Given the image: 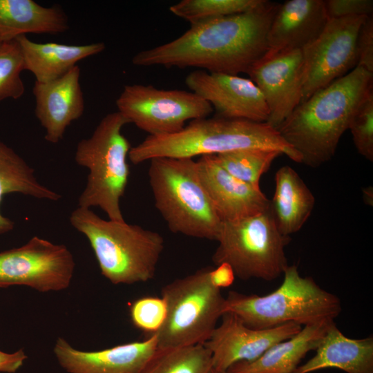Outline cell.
<instances>
[{"mask_svg":"<svg viewBox=\"0 0 373 373\" xmlns=\"http://www.w3.org/2000/svg\"><path fill=\"white\" fill-rule=\"evenodd\" d=\"M279 4L264 0L249 11L191 25L174 40L137 52L132 63L247 73L267 52V33Z\"/></svg>","mask_w":373,"mask_h":373,"instance_id":"1","label":"cell"},{"mask_svg":"<svg viewBox=\"0 0 373 373\" xmlns=\"http://www.w3.org/2000/svg\"><path fill=\"white\" fill-rule=\"evenodd\" d=\"M372 91L373 74L356 67L300 103L277 130L301 164L320 166L333 157L354 111Z\"/></svg>","mask_w":373,"mask_h":373,"instance_id":"2","label":"cell"},{"mask_svg":"<svg viewBox=\"0 0 373 373\" xmlns=\"http://www.w3.org/2000/svg\"><path fill=\"white\" fill-rule=\"evenodd\" d=\"M246 149H274L301 162L300 155L268 123L216 115L192 120L176 133L148 135L131 148L128 158L139 164L159 157L193 158Z\"/></svg>","mask_w":373,"mask_h":373,"instance_id":"3","label":"cell"},{"mask_svg":"<svg viewBox=\"0 0 373 373\" xmlns=\"http://www.w3.org/2000/svg\"><path fill=\"white\" fill-rule=\"evenodd\" d=\"M69 220L87 238L102 274L111 283L131 285L154 278L164 249L162 235L125 220H104L79 207Z\"/></svg>","mask_w":373,"mask_h":373,"instance_id":"4","label":"cell"},{"mask_svg":"<svg viewBox=\"0 0 373 373\" xmlns=\"http://www.w3.org/2000/svg\"><path fill=\"white\" fill-rule=\"evenodd\" d=\"M283 274L279 287L265 296L230 291L223 314L232 313L255 329L289 323L304 327L334 322L342 310L338 296L321 287L312 278L301 276L296 265H288Z\"/></svg>","mask_w":373,"mask_h":373,"instance_id":"5","label":"cell"},{"mask_svg":"<svg viewBox=\"0 0 373 373\" xmlns=\"http://www.w3.org/2000/svg\"><path fill=\"white\" fill-rule=\"evenodd\" d=\"M148 175L155 206L171 231L217 241L222 221L198 173L193 158L155 157Z\"/></svg>","mask_w":373,"mask_h":373,"instance_id":"6","label":"cell"},{"mask_svg":"<svg viewBox=\"0 0 373 373\" xmlns=\"http://www.w3.org/2000/svg\"><path fill=\"white\" fill-rule=\"evenodd\" d=\"M127 124L118 111L108 113L90 137L78 142L75 155L77 164L89 170L78 207H99L108 219L116 221L124 220L120 200L128 180L127 157L131 147L122 129Z\"/></svg>","mask_w":373,"mask_h":373,"instance_id":"7","label":"cell"},{"mask_svg":"<svg viewBox=\"0 0 373 373\" xmlns=\"http://www.w3.org/2000/svg\"><path fill=\"white\" fill-rule=\"evenodd\" d=\"M211 267H204L164 286L161 297L166 316L155 334L157 349L204 344L223 314L225 297L210 280Z\"/></svg>","mask_w":373,"mask_h":373,"instance_id":"8","label":"cell"},{"mask_svg":"<svg viewBox=\"0 0 373 373\" xmlns=\"http://www.w3.org/2000/svg\"><path fill=\"white\" fill-rule=\"evenodd\" d=\"M290 240L279 231L269 208L255 216L222 222L212 261L216 266L229 265L242 280L271 281L288 266L285 247Z\"/></svg>","mask_w":373,"mask_h":373,"instance_id":"9","label":"cell"},{"mask_svg":"<svg viewBox=\"0 0 373 373\" xmlns=\"http://www.w3.org/2000/svg\"><path fill=\"white\" fill-rule=\"evenodd\" d=\"M115 104L128 123L151 136L176 133L187 121L207 117L213 111L209 103L191 90L143 84L124 86Z\"/></svg>","mask_w":373,"mask_h":373,"instance_id":"10","label":"cell"},{"mask_svg":"<svg viewBox=\"0 0 373 373\" xmlns=\"http://www.w3.org/2000/svg\"><path fill=\"white\" fill-rule=\"evenodd\" d=\"M367 17L329 19L321 34L302 49L301 102L356 67L357 37Z\"/></svg>","mask_w":373,"mask_h":373,"instance_id":"11","label":"cell"},{"mask_svg":"<svg viewBox=\"0 0 373 373\" xmlns=\"http://www.w3.org/2000/svg\"><path fill=\"white\" fill-rule=\"evenodd\" d=\"M75 265L65 245L34 236L20 247L0 252V287L25 285L40 292L63 290L70 285Z\"/></svg>","mask_w":373,"mask_h":373,"instance_id":"12","label":"cell"},{"mask_svg":"<svg viewBox=\"0 0 373 373\" xmlns=\"http://www.w3.org/2000/svg\"><path fill=\"white\" fill-rule=\"evenodd\" d=\"M185 84L210 104L216 116L256 122L269 119L264 97L249 78L195 70L186 77Z\"/></svg>","mask_w":373,"mask_h":373,"instance_id":"13","label":"cell"},{"mask_svg":"<svg viewBox=\"0 0 373 373\" xmlns=\"http://www.w3.org/2000/svg\"><path fill=\"white\" fill-rule=\"evenodd\" d=\"M303 65L302 49L285 50L265 56L247 73L267 105V123L276 129L301 102Z\"/></svg>","mask_w":373,"mask_h":373,"instance_id":"14","label":"cell"},{"mask_svg":"<svg viewBox=\"0 0 373 373\" xmlns=\"http://www.w3.org/2000/svg\"><path fill=\"white\" fill-rule=\"evenodd\" d=\"M221 319L204 345L211 354L213 368L222 372H227L238 363L254 361L272 345L293 336L303 327L289 323L255 329L229 312L224 313Z\"/></svg>","mask_w":373,"mask_h":373,"instance_id":"15","label":"cell"},{"mask_svg":"<svg viewBox=\"0 0 373 373\" xmlns=\"http://www.w3.org/2000/svg\"><path fill=\"white\" fill-rule=\"evenodd\" d=\"M157 348L155 334L98 351H82L59 337L53 351L68 373H142Z\"/></svg>","mask_w":373,"mask_h":373,"instance_id":"16","label":"cell"},{"mask_svg":"<svg viewBox=\"0 0 373 373\" xmlns=\"http://www.w3.org/2000/svg\"><path fill=\"white\" fill-rule=\"evenodd\" d=\"M80 73L77 65L56 79L35 82V114L45 129L44 138L48 142H60L67 127L84 113L85 104Z\"/></svg>","mask_w":373,"mask_h":373,"instance_id":"17","label":"cell"},{"mask_svg":"<svg viewBox=\"0 0 373 373\" xmlns=\"http://www.w3.org/2000/svg\"><path fill=\"white\" fill-rule=\"evenodd\" d=\"M200 180L222 222L234 221L267 211L270 201L260 189L234 178L213 155L196 161Z\"/></svg>","mask_w":373,"mask_h":373,"instance_id":"18","label":"cell"},{"mask_svg":"<svg viewBox=\"0 0 373 373\" xmlns=\"http://www.w3.org/2000/svg\"><path fill=\"white\" fill-rule=\"evenodd\" d=\"M328 20L323 0L280 3L267 33L265 56L303 49L321 34Z\"/></svg>","mask_w":373,"mask_h":373,"instance_id":"19","label":"cell"},{"mask_svg":"<svg viewBox=\"0 0 373 373\" xmlns=\"http://www.w3.org/2000/svg\"><path fill=\"white\" fill-rule=\"evenodd\" d=\"M316 354L293 373H311L338 368L347 373H373V337L354 339L344 335L335 323L321 338Z\"/></svg>","mask_w":373,"mask_h":373,"instance_id":"20","label":"cell"},{"mask_svg":"<svg viewBox=\"0 0 373 373\" xmlns=\"http://www.w3.org/2000/svg\"><path fill=\"white\" fill-rule=\"evenodd\" d=\"M15 39L21 50L25 70L32 73L38 82H48L63 76L79 61L102 52L106 47L103 42L68 45L35 42L26 35Z\"/></svg>","mask_w":373,"mask_h":373,"instance_id":"21","label":"cell"},{"mask_svg":"<svg viewBox=\"0 0 373 373\" xmlns=\"http://www.w3.org/2000/svg\"><path fill=\"white\" fill-rule=\"evenodd\" d=\"M315 197L297 172L289 166L275 175V191L270 211L279 231L284 236L298 231L309 218Z\"/></svg>","mask_w":373,"mask_h":373,"instance_id":"22","label":"cell"},{"mask_svg":"<svg viewBox=\"0 0 373 373\" xmlns=\"http://www.w3.org/2000/svg\"><path fill=\"white\" fill-rule=\"evenodd\" d=\"M68 19L57 5L45 7L32 0H0V36L6 40L28 33L59 34Z\"/></svg>","mask_w":373,"mask_h":373,"instance_id":"23","label":"cell"},{"mask_svg":"<svg viewBox=\"0 0 373 373\" xmlns=\"http://www.w3.org/2000/svg\"><path fill=\"white\" fill-rule=\"evenodd\" d=\"M307 325L293 336L280 341L249 362H240L228 373H293L301 360L315 350L331 324Z\"/></svg>","mask_w":373,"mask_h":373,"instance_id":"24","label":"cell"},{"mask_svg":"<svg viewBox=\"0 0 373 373\" xmlns=\"http://www.w3.org/2000/svg\"><path fill=\"white\" fill-rule=\"evenodd\" d=\"M19 193L38 199L57 201L61 195L41 184L35 170L11 148L0 142V204L4 195ZM14 223L0 212V234L11 231Z\"/></svg>","mask_w":373,"mask_h":373,"instance_id":"25","label":"cell"},{"mask_svg":"<svg viewBox=\"0 0 373 373\" xmlns=\"http://www.w3.org/2000/svg\"><path fill=\"white\" fill-rule=\"evenodd\" d=\"M212 366L210 351L204 344L159 350L142 373H209Z\"/></svg>","mask_w":373,"mask_h":373,"instance_id":"26","label":"cell"},{"mask_svg":"<svg viewBox=\"0 0 373 373\" xmlns=\"http://www.w3.org/2000/svg\"><path fill=\"white\" fill-rule=\"evenodd\" d=\"M282 153L267 149H246L214 155L216 162L239 180L256 188L276 158Z\"/></svg>","mask_w":373,"mask_h":373,"instance_id":"27","label":"cell"},{"mask_svg":"<svg viewBox=\"0 0 373 373\" xmlns=\"http://www.w3.org/2000/svg\"><path fill=\"white\" fill-rule=\"evenodd\" d=\"M264 0H182L169 7L174 15L191 25L249 11Z\"/></svg>","mask_w":373,"mask_h":373,"instance_id":"28","label":"cell"},{"mask_svg":"<svg viewBox=\"0 0 373 373\" xmlns=\"http://www.w3.org/2000/svg\"><path fill=\"white\" fill-rule=\"evenodd\" d=\"M24 62L20 46L16 39L0 45V101L19 99L25 92L21 77Z\"/></svg>","mask_w":373,"mask_h":373,"instance_id":"29","label":"cell"},{"mask_svg":"<svg viewBox=\"0 0 373 373\" xmlns=\"http://www.w3.org/2000/svg\"><path fill=\"white\" fill-rule=\"evenodd\" d=\"M358 153L373 161V91L370 93L354 111L348 126Z\"/></svg>","mask_w":373,"mask_h":373,"instance_id":"30","label":"cell"},{"mask_svg":"<svg viewBox=\"0 0 373 373\" xmlns=\"http://www.w3.org/2000/svg\"><path fill=\"white\" fill-rule=\"evenodd\" d=\"M130 316L133 324L149 336L156 333L164 324L166 305L162 297H142L131 304Z\"/></svg>","mask_w":373,"mask_h":373,"instance_id":"31","label":"cell"},{"mask_svg":"<svg viewBox=\"0 0 373 373\" xmlns=\"http://www.w3.org/2000/svg\"><path fill=\"white\" fill-rule=\"evenodd\" d=\"M324 3L329 19L370 16L373 12L372 0H326Z\"/></svg>","mask_w":373,"mask_h":373,"instance_id":"32","label":"cell"},{"mask_svg":"<svg viewBox=\"0 0 373 373\" xmlns=\"http://www.w3.org/2000/svg\"><path fill=\"white\" fill-rule=\"evenodd\" d=\"M357 66L373 74V15L367 16L356 40Z\"/></svg>","mask_w":373,"mask_h":373,"instance_id":"33","label":"cell"},{"mask_svg":"<svg viewBox=\"0 0 373 373\" xmlns=\"http://www.w3.org/2000/svg\"><path fill=\"white\" fill-rule=\"evenodd\" d=\"M235 276L233 269L227 263L220 264L210 271L212 285L220 289L230 287L234 282Z\"/></svg>","mask_w":373,"mask_h":373,"instance_id":"34","label":"cell"},{"mask_svg":"<svg viewBox=\"0 0 373 373\" xmlns=\"http://www.w3.org/2000/svg\"><path fill=\"white\" fill-rule=\"evenodd\" d=\"M27 358L23 349L13 353L0 350V372L15 373L23 365Z\"/></svg>","mask_w":373,"mask_h":373,"instance_id":"35","label":"cell"},{"mask_svg":"<svg viewBox=\"0 0 373 373\" xmlns=\"http://www.w3.org/2000/svg\"><path fill=\"white\" fill-rule=\"evenodd\" d=\"M363 199L365 204L372 207L373 188L372 186H369L363 189Z\"/></svg>","mask_w":373,"mask_h":373,"instance_id":"36","label":"cell"},{"mask_svg":"<svg viewBox=\"0 0 373 373\" xmlns=\"http://www.w3.org/2000/svg\"><path fill=\"white\" fill-rule=\"evenodd\" d=\"M209 373H228V372H222V371L216 370L212 368L211 370V371L209 372Z\"/></svg>","mask_w":373,"mask_h":373,"instance_id":"37","label":"cell"},{"mask_svg":"<svg viewBox=\"0 0 373 373\" xmlns=\"http://www.w3.org/2000/svg\"><path fill=\"white\" fill-rule=\"evenodd\" d=\"M5 41H8V40H6L5 39H3V37L0 36V45Z\"/></svg>","mask_w":373,"mask_h":373,"instance_id":"38","label":"cell"}]
</instances>
